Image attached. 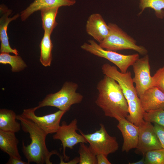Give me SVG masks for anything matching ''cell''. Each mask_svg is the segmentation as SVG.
Masks as SVG:
<instances>
[{"label":"cell","mask_w":164,"mask_h":164,"mask_svg":"<svg viewBox=\"0 0 164 164\" xmlns=\"http://www.w3.org/2000/svg\"><path fill=\"white\" fill-rule=\"evenodd\" d=\"M134 73L133 81L138 97L147 90L153 86L152 77L150 75V67L149 56L146 55L138 58L132 65Z\"/></svg>","instance_id":"30bf717a"},{"label":"cell","mask_w":164,"mask_h":164,"mask_svg":"<svg viewBox=\"0 0 164 164\" xmlns=\"http://www.w3.org/2000/svg\"><path fill=\"white\" fill-rule=\"evenodd\" d=\"M152 78L153 86L157 87L164 93V66L159 69Z\"/></svg>","instance_id":"4316f807"},{"label":"cell","mask_w":164,"mask_h":164,"mask_svg":"<svg viewBox=\"0 0 164 164\" xmlns=\"http://www.w3.org/2000/svg\"><path fill=\"white\" fill-rule=\"evenodd\" d=\"M139 97L145 112L164 110V93L155 86L148 89Z\"/></svg>","instance_id":"5bb4252c"},{"label":"cell","mask_w":164,"mask_h":164,"mask_svg":"<svg viewBox=\"0 0 164 164\" xmlns=\"http://www.w3.org/2000/svg\"><path fill=\"white\" fill-rule=\"evenodd\" d=\"M19 140L15 133L0 130V149L10 157L22 159L18 148Z\"/></svg>","instance_id":"e0dca14e"},{"label":"cell","mask_w":164,"mask_h":164,"mask_svg":"<svg viewBox=\"0 0 164 164\" xmlns=\"http://www.w3.org/2000/svg\"><path fill=\"white\" fill-rule=\"evenodd\" d=\"M75 0H34L26 9L21 12L22 21L25 20L34 12L49 8L70 6L74 4Z\"/></svg>","instance_id":"2e32d148"},{"label":"cell","mask_w":164,"mask_h":164,"mask_svg":"<svg viewBox=\"0 0 164 164\" xmlns=\"http://www.w3.org/2000/svg\"><path fill=\"white\" fill-rule=\"evenodd\" d=\"M87 33L100 43L108 35L109 28L102 16L96 13L91 14L87 22Z\"/></svg>","instance_id":"9a60e30c"},{"label":"cell","mask_w":164,"mask_h":164,"mask_svg":"<svg viewBox=\"0 0 164 164\" xmlns=\"http://www.w3.org/2000/svg\"><path fill=\"white\" fill-rule=\"evenodd\" d=\"M118 121L117 127L121 131L123 139L122 151L128 152L132 149L136 148L138 142L139 126L129 121L125 118Z\"/></svg>","instance_id":"7c38bea8"},{"label":"cell","mask_w":164,"mask_h":164,"mask_svg":"<svg viewBox=\"0 0 164 164\" xmlns=\"http://www.w3.org/2000/svg\"><path fill=\"white\" fill-rule=\"evenodd\" d=\"M128 114L126 118L129 121L139 126L145 120L143 114L145 112L142 106L139 97L127 102Z\"/></svg>","instance_id":"d6986e66"},{"label":"cell","mask_w":164,"mask_h":164,"mask_svg":"<svg viewBox=\"0 0 164 164\" xmlns=\"http://www.w3.org/2000/svg\"><path fill=\"white\" fill-rule=\"evenodd\" d=\"M103 73L116 81L121 87L127 102L134 100L138 97L133 84L130 71L125 73L119 71L115 66L106 63L101 68Z\"/></svg>","instance_id":"9c48e42d"},{"label":"cell","mask_w":164,"mask_h":164,"mask_svg":"<svg viewBox=\"0 0 164 164\" xmlns=\"http://www.w3.org/2000/svg\"><path fill=\"white\" fill-rule=\"evenodd\" d=\"M17 115L12 110L3 108L0 109V130L14 133L21 130L20 123L16 120Z\"/></svg>","instance_id":"ac0fdd59"},{"label":"cell","mask_w":164,"mask_h":164,"mask_svg":"<svg viewBox=\"0 0 164 164\" xmlns=\"http://www.w3.org/2000/svg\"><path fill=\"white\" fill-rule=\"evenodd\" d=\"M143 119L145 121L156 123L164 127V110L145 112Z\"/></svg>","instance_id":"484cf974"},{"label":"cell","mask_w":164,"mask_h":164,"mask_svg":"<svg viewBox=\"0 0 164 164\" xmlns=\"http://www.w3.org/2000/svg\"><path fill=\"white\" fill-rule=\"evenodd\" d=\"M144 156L146 164H164V149L149 151Z\"/></svg>","instance_id":"d4e9b609"},{"label":"cell","mask_w":164,"mask_h":164,"mask_svg":"<svg viewBox=\"0 0 164 164\" xmlns=\"http://www.w3.org/2000/svg\"><path fill=\"white\" fill-rule=\"evenodd\" d=\"M12 12V11L9 9L3 4L0 6V40L1 46V53H12L15 55H18V50L15 49H12L10 46L9 37L7 34L8 25L12 21L17 19L19 16V14L15 15L12 17H8Z\"/></svg>","instance_id":"4fadbf2b"},{"label":"cell","mask_w":164,"mask_h":164,"mask_svg":"<svg viewBox=\"0 0 164 164\" xmlns=\"http://www.w3.org/2000/svg\"><path fill=\"white\" fill-rule=\"evenodd\" d=\"M78 84L70 81L65 82L58 92L48 94L40 101L37 109L46 106L56 107L59 110L67 112L73 105L79 104L83 100V96L76 92Z\"/></svg>","instance_id":"3957f363"},{"label":"cell","mask_w":164,"mask_h":164,"mask_svg":"<svg viewBox=\"0 0 164 164\" xmlns=\"http://www.w3.org/2000/svg\"><path fill=\"white\" fill-rule=\"evenodd\" d=\"M154 128L162 148L164 149V127L154 123Z\"/></svg>","instance_id":"83f0119b"},{"label":"cell","mask_w":164,"mask_h":164,"mask_svg":"<svg viewBox=\"0 0 164 164\" xmlns=\"http://www.w3.org/2000/svg\"><path fill=\"white\" fill-rule=\"evenodd\" d=\"M110 32L108 36L99 45L105 50L114 51L123 50H135L139 54L145 55L148 50L143 46L138 45L136 41L119 27L111 23L108 24Z\"/></svg>","instance_id":"277c9868"},{"label":"cell","mask_w":164,"mask_h":164,"mask_svg":"<svg viewBox=\"0 0 164 164\" xmlns=\"http://www.w3.org/2000/svg\"><path fill=\"white\" fill-rule=\"evenodd\" d=\"M78 152L79 164H97L96 155L89 146H88L84 143H80Z\"/></svg>","instance_id":"cb8c5ba5"},{"label":"cell","mask_w":164,"mask_h":164,"mask_svg":"<svg viewBox=\"0 0 164 164\" xmlns=\"http://www.w3.org/2000/svg\"><path fill=\"white\" fill-rule=\"evenodd\" d=\"M88 42V43H85L82 45L81 48L94 55L108 60L123 73L127 72L128 67L139 58L138 53L128 55L120 54L116 51L104 49L93 40H89Z\"/></svg>","instance_id":"5b68a950"},{"label":"cell","mask_w":164,"mask_h":164,"mask_svg":"<svg viewBox=\"0 0 164 164\" xmlns=\"http://www.w3.org/2000/svg\"><path fill=\"white\" fill-rule=\"evenodd\" d=\"M139 8L141 14L146 8H150L155 11L156 17L160 19L164 17V0H140Z\"/></svg>","instance_id":"603a6c76"},{"label":"cell","mask_w":164,"mask_h":164,"mask_svg":"<svg viewBox=\"0 0 164 164\" xmlns=\"http://www.w3.org/2000/svg\"><path fill=\"white\" fill-rule=\"evenodd\" d=\"M37 109V107L24 109L22 114L32 121L47 135L55 133L60 125L61 118L66 112L59 110L53 113L39 116L35 113Z\"/></svg>","instance_id":"ba28073f"},{"label":"cell","mask_w":164,"mask_h":164,"mask_svg":"<svg viewBox=\"0 0 164 164\" xmlns=\"http://www.w3.org/2000/svg\"><path fill=\"white\" fill-rule=\"evenodd\" d=\"M16 118L20 121L22 130L29 135L30 144L26 145L22 140V149L29 164L33 162L37 164H52L50 160L52 155L61 156L56 150L50 151L48 149L46 143L47 134L44 131L22 114L17 115Z\"/></svg>","instance_id":"7a4b0ae2"},{"label":"cell","mask_w":164,"mask_h":164,"mask_svg":"<svg viewBox=\"0 0 164 164\" xmlns=\"http://www.w3.org/2000/svg\"><path fill=\"white\" fill-rule=\"evenodd\" d=\"M0 63L3 64H9L13 72H20L27 67L21 56L18 55H11L7 53H1Z\"/></svg>","instance_id":"7402d4cb"},{"label":"cell","mask_w":164,"mask_h":164,"mask_svg":"<svg viewBox=\"0 0 164 164\" xmlns=\"http://www.w3.org/2000/svg\"><path fill=\"white\" fill-rule=\"evenodd\" d=\"M6 164H29L27 162L22 161V159H19L12 157H10L6 163Z\"/></svg>","instance_id":"f546056e"},{"label":"cell","mask_w":164,"mask_h":164,"mask_svg":"<svg viewBox=\"0 0 164 164\" xmlns=\"http://www.w3.org/2000/svg\"><path fill=\"white\" fill-rule=\"evenodd\" d=\"M129 164H146L145 156L141 160L135 162H129Z\"/></svg>","instance_id":"1f68e13d"},{"label":"cell","mask_w":164,"mask_h":164,"mask_svg":"<svg viewBox=\"0 0 164 164\" xmlns=\"http://www.w3.org/2000/svg\"><path fill=\"white\" fill-rule=\"evenodd\" d=\"M78 129L77 121L76 118L74 119L69 124L63 121L53 135V139L61 141L63 147V157L66 160L69 159L65 153L66 148L73 149L78 143H87L82 135L77 132L76 131Z\"/></svg>","instance_id":"52a82bcc"},{"label":"cell","mask_w":164,"mask_h":164,"mask_svg":"<svg viewBox=\"0 0 164 164\" xmlns=\"http://www.w3.org/2000/svg\"><path fill=\"white\" fill-rule=\"evenodd\" d=\"M98 130L92 133L85 134L80 132L86 139L93 152L97 155L103 154L107 155L115 152L118 149L119 145L116 137L110 135L104 124H100Z\"/></svg>","instance_id":"8992f818"},{"label":"cell","mask_w":164,"mask_h":164,"mask_svg":"<svg viewBox=\"0 0 164 164\" xmlns=\"http://www.w3.org/2000/svg\"><path fill=\"white\" fill-rule=\"evenodd\" d=\"M97 88L98 94L95 103L104 115L118 121L126 118L128 114V102L118 82L105 75L98 82Z\"/></svg>","instance_id":"6da1fadb"},{"label":"cell","mask_w":164,"mask_h":164,"mask_svg":"<svg viewBox=\"0 0 164 164\" xmlns=\"http://www.w3.org/2000/svg\"><path fill=\"white\" fill-rule=\"evenodd\" d=\"M50 35L44 32L40 44V61L45 67L50 66L53 59L52 50L53 45L50 39Z\"/></svg>","instance_id":"ffe728a7"},{"label":"cell","mask_w":164,"mask_h":164,"mask_svg":"<svg viewBox=\"0 0 164 164\" xmlns=\"http://www.w3.org/2000/svg\"><path fill=\"white\" fill-rule=\"evenodd\" d=\"M59 8H46L40 10L42 27L44 32L51 34L57 25L56 18Z\"/></svg>","instance_id":"44dd1931"},{"label":"cell","mask_w":164,"mask_h":164,"mask_svg":"<svg viewBox=\"0 0 164 164\" xmlns=\"http://www.w3.org/2000/svg\"><path fill=\"white\" fill-rule=\"evenodd\" d=\"M107 156L103 154L97 155V164H111V163L108 160Z\"/></svg>","instance_id":"f1b7e54d"},{"label":"cell","mask_w":164,"mask_h":164,"mask_svg":"<svg viewBox=\"0 0 164 164\" xmlns=\"http://www.w3.org/2000/svg\"><path fill=\"white\" fill-rule=\"evenodd\" d=\"M138 126L137 152L142 153L144 156L147 152L162 148L151 122L145 121Z\"/></svg>","instance_id":"8fae6325"},{"label":"cell","mask_w":164,"mask_h":164,"mask_svg":"<svg viewBox=\"0 0 164 164\" xmlns=\"http://www.w3.org/2000/svg\"><path fill=\"white\" fill-rule=\"evenodd\" d=\"M79 157H75L72 160L68 161L67 162H65L63 160V159L60 160V164H76L79 163Z\"/></svg>","instance_id":"4dcf8cb0"}]
</instances>
